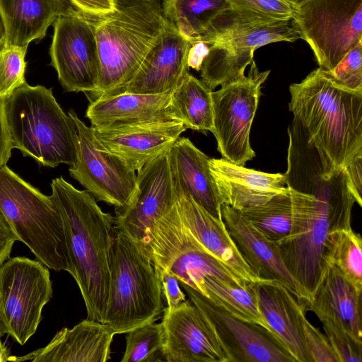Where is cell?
Segmentation results:
<instances>
[{
  "instance_id": "obj_1",
  "label": "cell",
  "mask_w": 362,
  "mask_h": 362,
  "mask_svg": "<svg viewBox=\"0 0 362 362\" xmlns=\"http://www.w3.org/2000/svg\"><path fill=\"white\" fill-rule=\"evenodd\" d=\"M289 92L293 122L335 170L362 155V90L345 87L319 67Z\"/></svg>"
},
{
  "instance_id": "obj_2",
  "label": "cell",
  "mask_w": 362,
  "mask_h": 362,
  "mask_svg": "<svg viewBox=\"0 0 362 362\" xmlns=\"http://www.w3.org/2000/svg\"><path fill=\"white\" fill-rule=\"evenodd\" d=\"M51 197L62 217L71 276L83 297L87 318L103 322L110 283V253L115 219L104 212L86 189L62 176L51 182Z\"/></svg>"
},
{
  "instance_id": "obj_3",
  "label": "cell",
  "mask_w": 362,
  "mask_h": 362,
  "mask_svg": "<svg viewBox=\"0 0 362 362\" xmlns=\"http://www.w3.org/2000/svg\"><path fill=\"white\" fill-rule=\"evenodd\" d=\"M167 24L159 0H115L112 13L95 18L100 72L89 101L124 93Z\"/></svg>"
},
{
  "instance_id": "obj_4",
  "label": "cell",
  "mask_w": 362,
  "mask_h": 362,
  "mask_svg": "<svg viewBox=\"0 0 362 362\" xmlns=\"http://www.w3.org/2000/svg\"><path fill=\"white\" fill-rule=\"evenodd\" d=\"M4 110L13 148L44 166L74 164L76 126L52 88L25 83L4 98Z\"/></svg>"
},
{
  "instance_id": "obj_5",
  "label": "cell",
  "mask_w": 362,
  "mask_h": 362,
  "mask_svg": "<svg viewBox=\"0 0 362 362\" xmlns=\"http://www.w3.org/2000/svg\"><path fill=\"white\" fill-rule=\"evenodd\" d=\"M300 39L292 19L280 21L257 13L226 9L216 16L198 41L209 45L201 68L202 83L211 90L245 74L255 51L276 42Z\"/></svg>"
},
{
  "instance_id": "obj_6",
  "label": "cell",
  "mask_w": 362,
  "mask_h": 362,
  "mask_svg": "<svg viewBox=\"0 0 362 362\" xmlns=\"http://www.w3.org/2000/svg\"><path fill=\"white\" fill-rule=\"evenodd\" d=\"M110 271L104 324L117 334L159 319L164 306L154 265L144 247L116 226Z\"/></svg>"
},
{
  "instance_id": "obj_7",
  "label": "cell",
  "mask_w": 362,
  "mask_h": 362,
  "mask_svg": "<svg viewBox=\"0 0 362 362\" xmlns=\"http://www.w3.org/2000/svg\"><path fill=\"white\" fill-rule=\"evenodd\" d=\"M0 209L18 241L49 269L73 272L62 217L42 194L6 165L0 167Z\"/></svg>"
},
{
  "instance_id": "obj_8",
  "label": "cell",
  "mask_w": 362,
  "mask_h": 362,
  "mask_svg": "<svg viewBox=\"0 0 362 362\" xmlns=\"http://www.w3.org/2000/svg\"><path fill=\"white\" fill-rule=\"evenodd\" d=\"M308 194L313 204L304 227L277 245L285 267L311 298L325 267L328 234L351 228L356 199L346 186L332 182H316Z\"/></svg>"
},
{
  "instance_id": "obj_9",
  "label": "cell",
  "mask_w": 362,
  "mask_h": 362,
  "mask_svg": "<svg viewBox=\"0 0 362 362\" xmlns=\"http://www.w3.org/2000/svg\"><path fill=\"white\" fill-rule=\"evenodd\" d=\"M144 250L156 266L167 269L179 282L206 296L204 281L218 277L228 283L250 286L208 252L185 228L176 202L155 221Z\"/></svg>"
},
{
  "instance_id": "obj_10",
  "label": "cell",
  "mask_w": 362,
  "mask_h": 362,
  "mask_svg": "<svg viewBox=\"0 0 362 362\" xmlns=\"http://www.w3.org/2000/svg\"><path fill=\"white\" fill-rule=\"evenodd\" d=\"M292 22L319 66L331 71L362 40V0H310L296 9Z\"/></svg>"
},
{
  "instance_id": "obj_11",
  "label": "cell",
  "mask_w": 362,
  "mask_h": 362,
  "mask_svg": "<svg viewBox=\"0 0 362 362\" xmlns=\"http://www.w3.org/2000/svg\"><path fill=\"white\" fill-rule=\"evenodd\" d=\"M52 296L49 268L40 261L15 257L0 267V320L21 345L35 333Z\"/></svg>"
},
{
  "instance_id": "obj_12",
  "label": "cell",
  "mask_w": 362,
  "mask_h": 362,
  "mask_svg": "<svg viewBox=\"0 0 362 362\" xmlns=\"http://www.w3.org/2000/svg\"><path fill=\"white\" fill-rule=\"evenodd\" d=\"M247 75L221 86L211 92L214 131L222 158L245 165L255 157L250 141V129L257 109L261 88L270 73L259 71L255 62Z\"/></svg>"
},
{
  "instance_id": "obj_13",
  "label": "cell",
  "mask_w": 362,
  "mask_h": 362,
  "mask_svg": "<svg viewBox=\"0 0 362 362\" xmlns=\"http://www.w3.org/2000/svg\"><path fill=\"white\" fill-rule=\"evenodd\" d=\"M95 20L74 9L53 23L51 65L66 91L88 95L98 88L100 64Z\"/></svg>"
},
{
  "instance_id": "obj_14",
  "label": "cell",
  "mask_w": 362,
  "mask_h": 362,
  "mask_svg": "<svg viewBox=\"0 0 362 362\" xmlns=\"http://www.w3.org/2000/svg\"><path fill=\"white\" fill-rule=\"evenodd\" d=\"M77 129L76 159L69 168L77 180L95 199L114 206H126L136 189V171L117 155L106 150L88 127L71 109L68 113Z\"/></svg>"
},
{
  "instance_id": "obj_15",
  "label": "cell",
  "mask_w": 362,
  "mask_h": 362,
  "mask_svg": "<svg viewBox=\"0 0 362 362\" xmlns=\"http://www.w3.org/2000/svg\"><path fill=\"white\" fill-rule=\"evenodd\" d=\"M180 284L206 319L227 362H296L269 330L235 317L208 297L184 283Z\"/></svg>"
},
{
  "instance_id": "obj_16",
  "label": "cell",
  "mask_w": 362,
  "mask_h": 362,
  "mask_svg": "<svg viewBox=\"0 0 362 362\" xmlns=\"http://www.w3.org/2000/svg\"><path fill=\"white\" fill-rule=\"evenodd\" d=\"M167 149L137 170L130 202L115 208V226L144 249L152 225L177 199L175 183Z\"/></svg>"
},
{
  "instance_id": "obj_17",
  "label": "cell",
  "mask_w": 362,
  "mask_h": 362,
  "mask_svg": "<svg viewBox=\"0 0 362 362\" xmlns=\"http://www.w3.org/2000/svg\"><path fill=\"white\" fill-rule=\"evenodd\" d=\"M163 356L168 362H227L211 327L189 300L173 310L164 308Z\"/></svg>"
},
{
  "instance_id": "obj_18",
  "label": "cell",
  "mask_w": 362,
  "mask_h": 362,
  "mask_svg": "<svg viewBox=\"0 0 362 362\" xmlns=\"http://www.w3.org/2000/svg\"><path fill=\"white\" fill-rule=\"evenodd\" d=\"M221 214L231 238L253 274L262 281H279L299 301L308 303L310 295L285 267L278 245L262 235L240 211L222 204Z\"/></svg>"
},
{
  "instance_id": "obj_19",
  "label": "cell",
  "mask_w": 362,
  "mask_h": 362,
  "mask_svg": "<svg viewBox=\"0 0 362 362\" xmlns=\"http://www.w3.org/2000/svg\"><path fill=\"white\" fill-rule=\"evenodd\" d=\"M190 47L191 43L168 21L165 30L146 55L124 93H173L189 73L187 54Z\"/></svg>"
},
{
  "instance_id": "obj_20",
  "label": "cell",
  "mask_w": 362,
  "mask_h": 362,
  "mask_svg": "<svg viewBox=\"0 0 362 362\" xmlns=\"http://www.w3.org/2000/svg\"><path fill=\"white\" fill-rule=\"evenodd\" d=\"M93 129L106 150L137 171L170 148L187 127L182 122L173 121Z\"/></svg>"
},
{
  "instance_id": "obj_21",
  "label": "cell",
  "mask_w": 362,
  "mask_h": 362,
  "mask_svg": "<svg viewBox=\"0 0 362 362\" xmlns=\"http://www.w3.org/2000/svg\"><path fill=\"white\" fill-rule=\"evenodd\" d=\"M115 331L103 322L86 319L74 327H64L43 348L12 361L105 362L110 358Z\"/></svg>"
},
{
  "instance_id": "obj_22",
  "label": "cell",
  "mask_w": 362,
  "mask_h": 362,
  "mask_svg": "<svg viewBox=\"0 0 362 362\" xmlns=\"http://www.w3.org/2000/svg\"><path fill=\"white\" fill-rule=\"evenodd\" d=\"M209 168L216 184L221 204L238 211L263 204L286 192L284 173H270L246 168L226 159L211 158Z\"/></svg>"
},
{
  "instance_id": "obj_23",
  "label": "cell",
  "mask_w": 362,
  "mask_h": 362,
  "mask_svg": "<svg viewBox=\"0 0 362 362\" xmlns=\"http://www.w3.org/2000/svg\"><path fill=\"white\" fill-rule=\"evenodd\" d=\"M250 287L272 333L296 362H312L303 334L301 317L305 310L300 301L276 281H259Z\"/></svg>"
},
{
  "instance_id": "obj_24",
  "label": "cell",
  "mask_w": 362,
  "mask_h": 362,
  "mask_svg": "<svg viewBox=\"0 0 362 362\" xmlns=\"http://www.w3.org/2000/svg\"><path fill=\"white\" fill-rule=\"evenodd\" d=\"M172 93L160 95L122 93L89 101L86 117L93 128L159 122H181L175 113Z\"/></svg>"
},
{
  "instance_id": "obj_25",
  "label": "cell",
  "mask_w": 362,
  "mask_h": 362,
  "mask_svg": "<svg viewBox=\"0 0 362 362\" xmlns=\"http://www.w3.org/2000/svg\"><path fill=\"white\" fill-rule=\"evenodd\" d=\"M176 191L178 214L189 233L247 284L252 285L262 281L253 274L242 257L222 217L213 216L190 196L177 188Z\"/></svg>"
},
{
  "instance_id": "obj_26",
  "label": "cell",
  "mask_w": 362,
  "mask_h": 362,
  "mask_svg": "<svg viewBox=\"0 0 362 362\" xmlns=\"http://www.w3.org/2000/svg\"><path fill=\"white\" fill-rule=\"evenodd\" d=\"M361 294L336 267L326 262L308 309L321 322L330 320L362 342Z\"/></svg>"
},
{
  "instance_id": "obj_27",
  "label": "cell",
  "mask_w": 362,
  "mask_h": 362,
  "mask_svg": "<svg viewBox=\"0 0 362 362\" xmlns=\"http://www.w3.org/2000/svg\"><path fill=\"white\" fill-rule=\"evenodd\" d=\"M209 158L186 137L170 149V163L176 188L190 196L213 216L221 218V200L209 168Z\"/></svg>"
},
{
  "instance_id": "obj_28",
  "label": "cell",
  "mask_w": 362,
  "mask_h": 362,
  "mask_svg": "<svg viewBox=\"0 0 362 362\" xmlns=\"http://www.w3.org/2000/svg\"><path fill=\"white\" fill-rule=\"evenodd\" d=\"M313 204L311 194L288 187L266 203L240 211L262 235L277 245L303 229Z\"/></svg>"
},
{
  "instance_id": "obj_29",
  "label": "cell",
  "mask_w": 362,
  "mask_h": 362,
  "mask_svg": "<svg viewBox=\"0 0 362 362\" xmlns=\"http://www.w3.org/2000/svg\"><path fill=\"white\" fill-rule=\"evenodd\" d=\"M76 9L69 0H0L6 28V44L28 49L42 40L61 15Z\"/></svg>"
},
{
  "instance_id": "obj_30",
  "label": "cell",
  "mask_w": 362,
  "mask_h": 362,
  "mask_svg": "<svg viewBox=\"0 0 362 362\" xmlns=\"http://www.w3.org/2000/svg\"><path fill=\"white\" fill-rule=\"evenodd\" d=\"M211 92L189 72L173 91L171 102L173 109L187 129L213 132Z\"/></svg>"
},
{
  "instance_id": "obj_31",
  "label": "cell",
  "mask_w": 362,
  "mask_h": 362,
  "mask_svg": "<svg viewBox=\"0 0 362 362\" xmlns=\"http://www.w3.org/2000/svg\"><path fill=\"white\" fill-rule=\"evenodd\" d=\"M161 6L165 18L191 44L216 16L230 8L228 0H162Z\"/></svg>"
},
{
  "instance_id": "obj_32",
  "label": "cell",
  "mask_w": 362,
  "mask_h": 362,
  "mask_svg": "<svg viewBox=\"0 0 362 362\" xmlns=\"http://www.w3.org/2000/svg\"><path fill=\"white\" fill-rule=\"evenodd\" d=\"M204 286L205 296L215 304L235 317L257 324L270 331L250 285L242 286L228 283L218 277L206 276Z\"/></svg>"
},
{
  "instance_id": "obj_33",
  "label": "cell",
  "mask_w": 362,
  "mask_h": 362,
  "mask_svg": "<svg viewBox=\"0 0 362 362\" xmlns=\"http://www.w3.org/2000/svg\"><path fill=\"white\" fill-rule=\"evenodd\" d=\"M325 263L336 267L362 292V238L352 228L332 230L326 241Z\"/></svg>"
},
{
  "instance_id": "obj_34",
  "label": "cell",
  "mask_w": 362,
  "mask_h": 362,
  "mask_svg": "<svg viewBox=\"0 0 362 362\" xmlns=\"http://www.w3.org/2000/svg\"><path fill=\"white\" fill-rule=\"evenodd\" d=\"M126 346L122 362L165 361L164 333L162 322H149L126 333Z\"/></svg>"
},
{
  "instance_id": "obj_35",
  "label": "cell",
  "mask_w": 362,
  "mask_h": 362,
  "mask_svg": "<svg viewBox=\"0 0 362 362\" xmlns=\"http://www.w3.org/2000/svg\"><path fill=\"white\" fill-rule=\"evenodd\" d=\"M27 49L6 44L0 48V97L5 98L26 83Z\"/></svg>"
},
{
  "instance_id": "obj_36",
  "label": "cell",
  "mask_w": 362,
  "mask_h": 362,
  "mask_svg": "<svg viewBox=\"0 0 362 362\" xmlns=\"http://www.w3.org/2000/svg\"><path fill=\"white\" fill-rule=\"evenodd\" d=\"M321 322L339 362L362 361V342L356 340L345 329L330 320Z\"/></svg>"
},
{
  "instance_id": "obj_37",
  "label": "cell",
  "mask_w": 362,
  "mask_h": 362,
  "mask_svg": "<svg viewBox=\"0 0 362 362\" xmlns=\"http://www.w3.org/2000/svg\"><path fill=\"white\" fill-rule=\"evenodd\" d=\"M341 85L354 90H362V42L352 47L331 71Z\"/></svg>"
},
{
  "instance_id": "obj_38",
  "label": "cell",
  "mask_w": 362,
  "mask_h": 362,
  "mask_svg": "<svg viewBox=\"0 0 362 362\" xmlns=\"http://www.w3.org/2000/svg\"><path fill=\"white\" fill-rule=\"evenodd\" d=\"M230 8L257 13L269 18L291 20L296 8L285 0H228Z\"/></svg>"
},
{
  "instance_id": "obj_39",
  "label": "cell",
  "mask_w": 362,
  "mask_h": 362,
  "mask_svg": "<svg viewBox=\"0 0 362 362\" xmlns=\"http://www.w3.org/2000/svg\"><path fill=\"white\" fill-rule=\"evenodd\" d=\"M305 344L312 362H339L326 337L306 318L305 313L301 317Z\"/></svg>"
},
{
  "instance_id": "obj_40",
  "label": "cell",
  "mask_w": 362,
  "mask_h": 362,
  "mask_svg": "<svg viewBox=\"0 0 362 362\" xmlns=\"http://www.w3.org/2000/svg\"><path fill=\"white\" fill-rule=\"evenodd\" d=\"M154 265V264H153ZM162 291L165 298L168 310H173L184 303L187 298L182 292L179 280L167 269L154 265Z\"/></svg>"
},
{
  "instance_id": "obj_41",
  "label": "cell",
  "mask_w": 362,
  "mask_h": 362,
  "mask_svg": "<svg viewBox=\"0 0 362 362\" xmlns=\"http://www.w3.org/2000/svg\"><path fill=\"white\" fill-rule=\"evenodd\" d=\"M81 13L93 17L103 18L112 13L115 9V0H69Z\"/></svg>"
},
{
  "instance_id": "obj_42",
  "label": "cell",
  "mask_w": 362,
  "mask_h": 362,
  "mask_svg": "<svg viewBox=\"0 0 362 362\" xmlns=\"http://www.w3.org/2000/svg\"><path fill=\"white\" fill-rule=\"evenodd\" d=\"M348 185L354 196L356 203L362 206V155L356 157L344 169Z\"/></svg>"
},
{
  "instance_id": "obj_43",
  "label": "cell",
  "mask_w": 362,
  "mask_h": 362,
  "mask_svg": "<svg viewBox=\"0 0 362 362\" xmlns=\"http://www.w3.org/2000/svg\"><path fill=\"white\" fill-rule=\"evenodd\" d=\"M13 148L4 110V98L0 97V167L6 165Z\"/></svg>"
},
{
  "instance_id": "obj_44",
  "label": "cell",
  "mask_w": 362,
  "mask_h": 362,
  "mask_svg": "<svg viewBox=\"0 0 362 362\" xmlns=\"http://www.w3.org/2000/svg\"><path fill=\"white\" fill-rule=\"evenodd\" d=\"M16 237L0 209V267L8 259Z\"/></svg>"
},
{
  "instance_id": "obj_45",
  "label": "cell",
  "mask_w": 362,
  "mask_h": 362,
  "mask_svg": "<svg viewBox=\"0 0 362 362\" xmlns=\"http://www.w3.org/2000/svg\"><path fill=\"white\" fill-rule=\"evenodd\" d=\"M209 52V45L203 41H197L191 44L187 54L189 68L200 71L203 62Z\"/></svg>"
},
{
  "instance_id": "obj_46",
  "label": "cell",
  "mask_w": 362,
  "mask_h": 362,
  "mask_svg": "<svg viewBox=\"0 0 362 362\" xmlns=\"http://www.w3.org/2000/svg\"><path fill=\"white\" fill-rule=\"evenodd\" d=\"M1 336L2 335L0 334V362L9 361L11 356L7 347L2 343L1 340Z\"/></svg>"
},
{
  "instance_id": "obj_47",
  "label": "cell",
  "mask_w": 362,
  "mask_h": 362,
  "mask_svg": "<svg viewBox=\"0 0 362 362\" xmlns=\"http://www.w3.org/2000/svg\"><path fill=\"white\" fill-rule=\"evenodd\" d=\"M6 44V28L2 14L0 11V48Z\"/></svg>"
},
{
  "instance_id": "obj_48",
  "label": "cell",
  "mask_w": 362,
  "mask_h": 362,
  "mask_svg": "<svg viewBox=\"0 0 362 362\" xmlns=\"http://www.w3.org/2000/svg\"><path fill=\"white\" fill-rule=\"evenodd\" d=\"M296 9L300 7L310 0H285Z\"/></svg>"
},
{
  "instance_id": "obj_49",
  "label": "cell",
  "mask_w": 362,
  "mask_h": 362,
  "mask_svg": "<svg viewBox=\"0 0 362 362\" xmlns=\"http://www.w3.org/2000/svg\"><path fill=\"white\" fill-rule=\"evenodd\" d=\"M0 334L3 336L4 334H6L4 327L1 323V321L0 320Z\"/></svg>"
}]
</instances>
